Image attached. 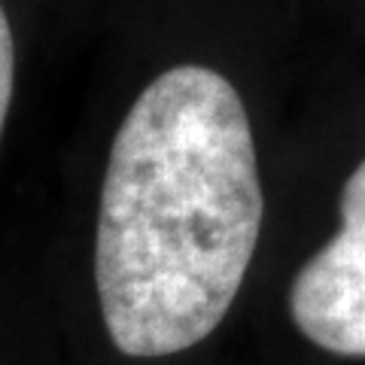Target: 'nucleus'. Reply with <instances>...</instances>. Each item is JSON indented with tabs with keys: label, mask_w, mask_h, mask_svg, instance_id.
<instances>
[{
	"label": "nucleus",
	"mask_w": 365,
	"mask_h": 365,
	"mask_svg": "<svg viewBox=\"0 0 365 365\" xmlns=\"http://www.w3.org/2000/svg\"><path fill=\"white\" fill-rule=\"evenodd\" d=\"M13 79H16V49H13V31H9L6 13L0 6V134L6 125L9 101H13Z\"/></svg>",
	"instance_id": "7ed1b4c3"
},
{
	"label": "nucleus",
	"mask_w": 365,
	"mask_h": 365,
	"mask_svg": "<svg viewBox=\"0 0 365 365\" xmlns=\"http://www.w3.org/2000/svg\"><path fill=\"white\" fill-rule=\"evenodd\" d=\"M265 198L237 88L201 64L155 76L110 146L95 283L125 356H174L225 319L253 262Z\"/></svg>",
	"instance_id": "f257e3e1"
},
{
	"label": "nucleus",
	"mask_w": 365,
	"mask_h": 365,
	"mask_svg": "<svg viewBox=\"0 0 365 365\" xmlns=\"http://www.w3.org/2000/svg\"><path fill=\"white\" fill-rule=\"evenodd\" d=\"M289 314L319 350L365 356V162L341 192V232L295 274Z\"/></svg>",
	"instance_id": "f03ea898"
}]
</instances>
